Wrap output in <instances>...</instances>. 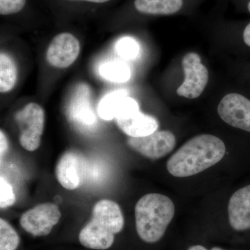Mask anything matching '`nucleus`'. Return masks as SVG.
<instances>
[{
  "label": "nucleus",
  "instance_id": "f257e3e1",
  "mask_svg": "<svg viewBox=\"0 0 250 250\" xmlns=\"http://www.w3.org/2000/svg\"><path fill=\"white\" fill-rule=\"evenodd\" d=\"M226 153L225 143L210 134L195 136L179 148L167 163L171 175L179 178L191 177L215 165Z\"/></svg>",
  "mask_w": 250,
  "mask_h": 250
},
{
  "label": "nucleus",
  "instance_id": "f03ea898",
  "mask_svg": "<svg viewBox=\"0 0 250 250\" xmlns=\"http://www.w3.org/2000/svg\"><path fill=\"white\" fill-rule=\"evenodd\" d=\"M175 213L173 202L159 193H149L141 197L135 207L136 229L145 243L154 244L165 236Z\"/></svg>",
  "mask_w": 250,
  "mask_h": 250
},
{
  "label": "nucleus",
  "instance_id": "7ed1b4c3",
  "mask_svg": "<svg viewBox=\"0 0 250 250\" xmlns=\"http://www.w3.org/2000/svg\"><path fill=\"white\" fill-rule=\"evenodd\" d=\"M125 219L120 206L109 200L95 204L91 220L81 230L79 240L88 249L105 250L111 248L115 235L124 228Z\"/></svg>",
  "mask_w": 250,
  "mask_h": 250
},
{
  "label": "nucleus",
  "instance_id": "20e7f679",
  "mask_svg": "<svg viewBox=\"0 0 250 250\" xmlns=\"http://www.w3.org/2000/svg\"><path fill=\"white\" fill-rule=\"evenodd\" d=\"M20 129V144L26 150L34 152L40 147L45 125V112L40 105L29 103L15 117Z\"/></svg>",
  "mask_w": 250,
  "mask_h": 250
},
{
  "label": "nucleus",
  "instance_id": "39448f33",
  "mask_svg": "<svg viewBox=\"0 0 250 250\" xmlns=\"http://www.w3.org/2000/svg\"><path fill=\"white\" fill-rule=\"evenodd\" d=\"M182 63L185 78L182 84L177 88V95L191 100L199 98L208 83V69L202 63L200 55L195 52L186 54Z\"/></svg>",
  "mask_w": 250,
  "mask_h": 250
},
{
  "label": "nucleus",
  "instance_id": "423d86ee",
  "mask_svg": "<svg viewBox=\"0 0 250 250\" xmlns=\"http://www.w3.org/2000/svg\"><path fill=\"white\" fill-rule=\"evenodd\" d=\"M61 216L62 213L55 204H41L23 213L20 224L32 236H45L52 231Z\"/></svg>",
  "mask_w": 250,
  "mask_h": 250
},
{
  "label": "nucleus",
  "instance_id": "0eeeda50",
  "mask_svg": "<svg viewBox=\"0 0 250 250\" xmlns=\"http://www.w3.org/2000/svg\"><path fill=\"white\" fill-rule=\"evenodd\" d=\"M218 113L227 124L250 134V98L240 93L225 95L219 103Z\"/></svg>",
  "mask_w": 250,
  "mask_h": 250
},
{
  "label": "nucleus",
  "instance_id": "6e6552de",
  "mask_svg": "<svg viewBox=\"0 0 250 250\" xmlns=\"http://www.w3.org/2000/svg\"><path fill=\"white\" fill-rule=\"evenodd\" d=\"M129 147L135 152L150 159H159L172 152L175 147V136L170 131H155L144 137H130Z\"/></svg>",
  "mask_w": 250,
  "mask_h": 250
},
{
  "label": "nucleus",
  "instance_id": "1a4fd4ad",
  "mask_svg": "<svg viewBox=\"0 0 250 250\" xmlns=\"http://www.w3.org/2000/svg\"><path fill=\"white\" fill-rule=\"evenodd\" d=\"M80 41L70 33H62L52 39L47 48L46 58L52 66L67 68L78 58Z\"/></svg>",
  "mask_w": 250,
  "mask_h": 250
},
{
  "label": "nucleus",
  "instance_id": "9d476101",
  "mask_svg": "<svg viewBox=\"0 0 250 250\" xmlns=\"http://www.w3.org/2000/svg\"><path fill=\"white\" fill-rule=\"evenodd\" d=\"M139 111V104L128 97L125 90H118L106 95L98 106L99 116L105 121L126 118Z\"/></svg>",
  "mask_w": 250,
  "mask_h": 250
},
{
  "label": "nucleus",
  "instance_id": "9b49d317",
  "mask_svg": "<svg viewBox=\"0 0 250 250\" xmlns=\"http://www.w3.org/2000/svg\"><path fill=\"white\" fill-rule=\"evenodd\" d=\"M230 227L236 231L250 229V185L236 190L228 205Z\"/></svg>",
  "mask_w": 250,
  "mask_h": 250
},
{
  "label": "nucleus",
  "instance_id": "f8f14e48",
  "mask_svg": "<svg viewBox=\"0 0 250 250\" xmlns=\"http://www.w3.org/2000/svg\"><path fill=\"white\" fill-rule=\"evenodd\" d=\"M117 125L129 137H144L155 132L159 123L154 117L144 114L140 111L124 118L116 119Z\"/></svg>",
  "mask_w": 250,
  "mask_h": 250
},
{
  "label": "nucleus",
  "instance_id": "ddd939ff",
  "mask_svg": "<svg viewBox=\"0 0 250 250\" xmlns=\"http://www.w3.org/2000/svg\"><path fill=\"white\" fill-rule=\"evenodd\" d=\"M187 0H134V9L147 16H172L182 11Z\"/></svg>",
  "mask_w": 250,
  "mask_h": 250
},
{
  "label": "nucleus",
  "instance_id": "4468645a",
  "mask_svg": "<svg viewBox=\"0 0 250 250\" xmlns=\"http://www.w3.org/2000/svg\"><path fill=\"white\" fill-rule=\"evenodd\" d=\"M78 163L76 154L70 152L65 153L57 163L56 167L57 180L67 190H75L80 185Z\"/></svg>",
  "mask_w": 250,
  "mask_h": 250
},
{
  "label": "nucleus",
  "instance_id": "2eb2a0df",
  "mask_svg": "<svg viewBox=\"0 0 250 250\" xmlns=\"http://www.w3.org/2000/svg\"><path fill=\"white\" fill-rule=\"evenodd\" d=\"M18 70L16 63L9 55L1 52L0 54V91L8 93L16 85Z\"/></svg>",
  "mask_w": 250,
  "mask_h": 250
},
{
  "label": "nucleus",
  "instance_id": "dca6fc26",
  "mask_svg": "<svg viewBox=\"0 0 250 250\" xmlns=\"http://www.w3.org/2000/svg\"><path fill=\"white\" fill-rule=\"evenodd\" d=\"M102 75L106 80L116 83L126 82L131 77V70L126 64L113 62L105 64L100 67Z\"/></svg>",
  "mask_w": 250,
  "mask_h": 250
},
{
  "label": "nucleus",
  "instance_id": "f3484780",
  "mask_svg": "<svg viewBox=\"0 0 250 250\" xmlns=\"http://www.w3.org/2000/svg\"><path fill=\"white\" fill-rule=\"evenodd\" d=\"M19 243L17 231L4 219H0V250H16Z\"/></svg>",
  "mask_w": 250,
  "mask_h": 250
},
{
  "label": "nucleus",
  "instance_id": "a211bd4d",
  "mask_svg": "<svg viewBox=\"0 0 250 250\" xmlns=\"http://www.w3.org/2000/svg\"><path fill=\"white\" fill-rule=\"evenodd\" d=\"M139 45L133 38L125 37L120 39L116 44V50L123 58H136L139 53Z\"/></svg>",
  "mask_w": 250,
  "mask_h": 250
},
{
  "label": "nucleus",
  "instance_id": "6ab92c4d",
  "mask_svg": "<svg viewBox=\"0 0 250 250\" xmlns=\"http://www.w3.org/2000/svg\"><path fill=\"white\" fill-rule=\"evenodd\" d=\"M16 202V197L11 184L1 176L0 178V207L6 208Z\"/></svg>",
  "mask_w": 250,
  "mask_h": 250
},
{
  "label": "nucleus",
  "instance_id": "aec40b11",
  "mask_svg": "<svg viewBox=\"0 0 250 250\" xmlns=\"http://www.w3.org/2000/svg\"><path fill=\"white\" fill-rule=\"evenodd\" d=\"M25 4L26 0H0V14L6 16L16 14Z\"/></svg>",
  "mask_w": 250,
  "mask_h": 250
},
{
  "label": "nucleus",
  "instance_id": "412c9836",
  "mask_svg": "<svg viewBox=\"0 0 250 250\" xmlns=\"http://www.w3.org/2000/svg\"><path fill=\"white\" fill-rule=\"evenodd\" d=\"M8 149H9V143H8L7 138L1 130V132H0V157H1V161L2 160L6 153L7 152Z\"/></svg>",
  "mask_w": 250,
  "mask_h": 250
},
{
  "label": "nucleus",
  "instance_id": "4be33fe9",
  "mask_svg": "<svg viewBox=\"0 0 250 250\" xmlns=\"http://www.w3.org/2000/svg\"><path fill=\"white\" fill-rule=\"evenodd\" d=\"M242 41L246 47L250 49V22L243 27L241 34Z\"/></svg>",
  "mask_w": 250,
  "mask_h": 250
},
{
  "label": "nucleus",
  "instance_id": "5701e85b",
  "mask_svg": "<svg viewBox=\"0 0 250 250\" xmlns=\"http://www.w3.org/2000/svg\"><path fill=\"white\" fill-rule=\"evenodd\" d=\"M187 250H210L207 249L205 246H202L201 244H195L189 246Z\"/></svg>",
  "mask_w": 250,
  "mask_h": 250
},
{
  "label": "nucleus",
  "instance_id": "b1692460",
  "mask_svg": "<svg viewBox=\"0 0 250 250\" xmlns=\"http://www.w3.org/2000/svg\"><path fill=\"white\" fill-rule=\"evenodd\" d=\"M77 1H88V2L93 3H98V4H101V3L107 2L110 0H77Z\"/></svg>",
  "mask_w": 250,
  "mask_h": 250
},
{
  "label": "nucleus",
  "instance_id": "393cba45",
  "mask_svg": "<svg viewBox=\"0 0 250 250\" xmlns=\"http://www.w3.org/2000/svg\"><path fill=\"white\" fill-rule=\"evenodd\" d=\"M246 7L247 11H248V13L250 14V0H248V1H247Z\"/></svg>",
  "mask_w": 250,
  "mask_h": 250
},
{
  "label": "nucleus",
  "instance_id": "a878e982",
  "mask_svg": "<svg viewBox=\"0 0 250 250\" xmlns=\"http://www.w3.org/2000/svg\"><path fill=\"white\" fill-rule=\"evenodd\" d=\"M210 250H228L224 249V248H221V247L218 246H214L213 248H210Z\"/></svg>",
  "mask_w": 250,
  "mask_h": 250
}]
</instances>
